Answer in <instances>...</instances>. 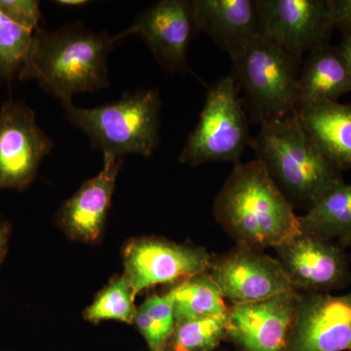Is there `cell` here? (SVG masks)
Wrapping results in <instances>:
<instances>
[{"instance_id":"6da1fadb","label":"cell","mask_w":351,"mask_h":351,"mask_svg":"<svg viewBox=\"0 0 351 351\" xmlns=\"http://www.w3.org/2000/svg\"><path fill=\"white\" fill-rule=\"evenodd\" d=\"M214 218L235 244L265 250L301 232L299 216L258 159L235 164L214 201Z\"/></svg>"},{"instance_id":"7a4b0ae2","label":"cell","mask_w":351,"mask_h":351,"mask_svg":"<svg viewBox=\"0 0 351 351\" xmlns=\"http://www.w3.org/2000/svg\"><path fill=\"white\" fill-rule=\"evenodd\" d=\"M114 36L80 24L54 32L39 29L21 66L19 80H36L62 103L75 94L108 88V57Z\"/></svg>"},{"instance_id":"3957f363","label":"cell","mask_w":351,"mask_h":351,"mask_svg":"<svg viewBox=\"0 0 351 351\" xmlns=\"http://www.w3.org/2000/svg\"><path fill=\"white\" fill-rule=\"evenodd\" d=\"M249 145L294 209L308 211L343 182V171L316 147L297 110L262 124Z\"/></svg>"},{"instance_id":"277c9868","label":"cell","mask_w":351,"mask_h":351,"mask_svg":"<svg viewBox=\"0 0 351 351\" xmlns=\"http://www.w3.org/2000/svg\"><path fill=\"white\" fill-rule=\"evenodd\" d=\"M66 119L90 138L103 154L122 157L136 154L149 157L158 145L161 101L158 91L138 90L119 101L93 108L62 103Z\"/></svg>"},{"instance_id":"5b68a950","label":"cell","mask_w":351,"mask_h":351,"mask_svg":"<svg viewBox=\"0 0 351 351\" xmlns=\"http://www.w3.org/2000/svg\"><path fill=\"white\" fill-rule=\"evenodd\" d=\"M302 60L263 36L232 59V75L252 121L262 125L295 112Z\"/></svg>"},{"instance_id":"8992f818","label":"cell","mask_w":351,"mask_h":351,"mask_svg":"<svg viewBox=\"0 0 351 351\" xmlns=\"http://www.w3.org/2000/svg\"><path fill=\"white\" fill-rule=\"evenodd\" d=\"M250 140L248 119L234 77L225 76L208 91L199 120L179 161L193 167L209 162L239 164Z\"/></svg>"},{"instance_id":"52a82bcc","label":"cell","mask_w":351,"mask_h":351,"mask_svg":"<svg viewBox=\"0 0 351 351\" xmlns=\"http://www.w3.org/2000/svg\"><path fill=\"white\" fill-rule=\"evenodd\" d=\"M212 256L204 247L176 243L161 237H141L131 240L124 248V276L137 295L154 286L175 285L207 272Z\"/></svg>"},{"instance_id":"ba28073f","label":"cell","mask_w":351,"mask_h":351,"mask_svg":"<svg viewBox=\"0 0 351 351\" xmlns=\"http://www.w3.org/2000/svg\"><path fill=\"white\" fill-rule=\"evenodd\" d=\"M208 272L230 304L262 301L295 291L276 258L248 245L234 244L226 253L212 256Z\"/></svg>"},{"instance_id":"9c48e42d","label":"cell","mask_w":351,"mask_h":351,"mask_svg":"<svg viewBox=\"0 0 351 351\" xmlns=\"http://www.w3.org/2000/svg\"><path fill=\"white\" fill-rule=\"evenodd\" d=\"M53 147L32 108L9 101L0 108V191H24Z\"/></svg>"},{"instance_id":"30bf717a","label":"cell","mask_w":351,"mask_h":351,"mask_svg":"<svg viewBox=\"0 0 351 351\" xmlns=\"http://www.w3.org/2000/svg\"><path fill=\"white\" fill-rule=\"evenodd\" d=\"M274 251L297 292L330 294L350 283L348 254L329 240L300 232Z\"/></svg>"},{"instance_id":"8fae6325","label":"cell","mask_w":351,"mask_h":351,"mask_svg":"<svg viewBox=\"0 0 351 351\" xmlns=\"http://www.w3.org/2000/svg\"><path fill=\"white\" fill-rule=\"evenodd\" d=\"M300 293L228 304L226 341L239 351H286Z\"/></svg>"},{"instance_id":"7c38bea8","label":"cell","mask_w":351,"mask_h":351,"mask_svg":"<svg viewBox=\"0 0 351 351\" xmlns=\"http://www.w3.org/2000/svg\"><path fill=\"white\" fill-rule=\"evenodd\" d=\"M263 38L302 58L328 43V0H256Z\"/></svg>"},{"instance_id":"4fadbf2b","label":"cell","mask_w":351,"mask_h":351,"mask_svg":"<svg viewBox=\"0 0 351 351\" xmlns=\"http://www.w3.org/2000/svg\"><path fill=\"white\" fill-rule=\"evenodd\" d=\"M197 34L191 0H161L141 13L114 40L136 34L164 69L181 73L188 69L189 44Z\"/></svg>"},{"instance_id":"5bb4252c","label":"cell","mask_w":351,"mask_h":351,"mask_svg":"<svg viewBox=\"0 0 351 351\" xmlns=\"http://www.w3.org/2000/svg\"><path fill=\"white\" fill-rule=\"evenodd\" d=\"M286 351H351V293H300Z\"/></svg>"},{"instance_id":"9a60e30c","label":"cell","mask_w":351,"mask_h":351,"mask_svg":"<svg viewBox=\"0 0 351 351\" xmlns=\"http://www.w3.org/2000/svg\"><path fill=\"white\" fill-rule=\"evenodd\" d=\"M122 164V157L104 154L103 169L60 207L56 223L69 239L85 243L100 239Z\"/></svg>"},{"instance_id":"2e32d148","label":"cell","mask_w":351,"mask_h":351,"mask_svg":"<svg viewBox=\"0 0 351 351\" xmlns=\"http://www.w3.org/2000/svg\"><path fill=\"white\" fill-rule=\"evenodd\" d=\"M198 32L234 59L262 36L256 0H191Z\"/></svg>"},{"instance_id":"e0dca14e","label":"cell","mask_w":351,"mask_h":351,"mask_svg":"<svg viewBox=\"0 0 351 351\" xmlns=\"http://www.w3.org/2000/svg\"><path fill=\"white\" fill-rule=\"evenodd\" d=\"M351 92V73L341 48L329 43L311 51L300 71L295 110L319 101H338Z\"/></svg>"},{"instance_id":"ac0fdd59","label":"cell","mask_w":351,"mask_h":351,"mask_svg":"<svg viewBox=\"0 0 351 351\" xmlns=\"http://www.w3.org/2000/svg\"><path fill=\"white\" fill-rule=\"evenodd\" d=\"M295 110L320 152L341 171L351 169V104L319 101Z\"/></svg>"},{"instance_id":"d6986e66","label":"cell","mask_w":351,"mask_h":351,"mask_svg":"<svg viewBox=\"0 0 351 351\" xmlns=\"http://www.w3.org/2000/svg\"><path fill=\"white\" fill-rule=\"evenodd\" d=\"M299 223L302 232L351 246V182H339L327 191L306 214L299 216Z\"/></svg>"},{"instance_id":"ffe728a7","label":"cell","mask_w":351,"mask_h":351,"mask_svg":"<svg viewBox=\"0 0 351 351\" xmlns=\"http://www.w3.org/2000/svg\"><path fill=\"white\" fill-rule=\"evenodd\" d=\"M167 293L174 306L176 322L228 313L225 297L208 271L175 284Z\"/></svg>"},{"instance_id":"44dd1931","label":"cell","mask_w":351,"mask_h":351,"mask_svg":"<svg viewBox=\"0 0 351 351\" xmlns=\"http://www.w3.org/2000/svg\"><path fill=\"white\" fill-rule=\"evenodd\" d=\"M133 325L145 339L147 351H166L176 326L174 306L169 294L147 297L137 307Z\"/></svg>"},{"instance_id":"7402d4cb","label":"cell","mask_w":351,"mask_h":351,"mask_svg":"<svg viewBox=\"0 0 351 351\" xmlns=\"http://www.w3.org/2000/svg\"><path fill=\"white\" fill-rule=\"evenodd\" d=\"M226 334V313L178 321L166 351H216Z\"/></svg>"},{"instance_id":"603a6c76","label":"cell","mask_w":351,"mask_h":351,"mask_svg":"<svg viewBox=\"0 0 351 351\" xmlns=\"http://www.w3.org/2000/svg\"><path fill=\"white\" fill-rule=\"evenodd\" d=\"M135 297L127 277L124 274L117 276L97 295L93 304L87 307L84 318L94 324L114 320L133 325L137 311L134 304Z\"/></svg>"},{"instance_id":"cb8c5ba5","label":"cell","mask_w":351,"mask_h":351,"mask_svg":"<svg viewBox=\"0 0 351 351\" xmlns=\"http://www.w3.org/2000/svg\"><path fill=\"white\" fill-rule=\"evenodd\" d=\"M34 34L14 22L0 9V76L3 80H12L19 73Z\"/></svg>"},{"instance_id":"d4e9b609","label":"cell","mask_w":351,"mask_h":351,"mask_svg":"<svg viewBox=\"0 0 351 351\" xmlns=\"http://www.w3.org/2000/svg\"><path fill=\"white\" fill-rule=\"evenodd\" d=\"M0 9L25 29L36 32L41 21L40 5L36 0H0Z\"/></svg>"},{"instance_id":"484cf974","label":"cell","mask_w":351,"mask_h":351,"mask_svg":"<svg viewBox=\"0 0 351 351\" xmlns=\"http://www.w3.org/2000/svg\"><path fill=\"white\" fill-rule=\"evenodd\" d=\"M332 29L343 34V39H351V0H328Z\"/></svg>"},{"instance_id":"4316f807","label":"cell","mask_w":351,"mask_h":351,"mask_svg":"<svg viewBox=\"0 0 351 351\" xmlns=\"http://www.w3.org/2000/svg\"><path fill=\"white\" fill-rule=\"evenodd\" d=\"M11 237V226L6 221H0V265L5 258Z\"/></svg>"},{"instance_id":"83f0119b","label":"cell","mask_w":351,"mask_h":351,"mask_svg":"<svg viewBox=\"0 0 351 351\" xmlns=\"http://www.w3.org/2000/svg\"><path fill=\"white\" fill-rule=\"evenodd\" d=\"M339 48H341V52H343V56L348 62V68H350L351 73V39H343Z\"/></svg>"},{"instance_id":"f1b7e54d","label":"cell","mask_w":351,"mask_h":351,"mask_svg":"<svg viewBox=\"0 0 351 351\" xmlns=\"http://www.w3.org/2000/svg\"><path fill=\"white\" fill-rule=\"evenodd\" d=\"M56 3L61 6L80 7L86 5L88 1L86 0H59Z\"/></svg>"},{"instance_id":"f546056e","label":"cell","mask_w":351,"mask_h":351,"mask_svg":"<svg viewBox=\"0 0 351 351\" xmlns=\"http://www.w3.org/2000/svg\"><path fill=\"white\" fill-rule=\"evenodd\" d=\"M216 351H239V350H234V348H233V350H228V348H223V346H221V348H218V350H217Z\"/></svg>"}]
</instances>
